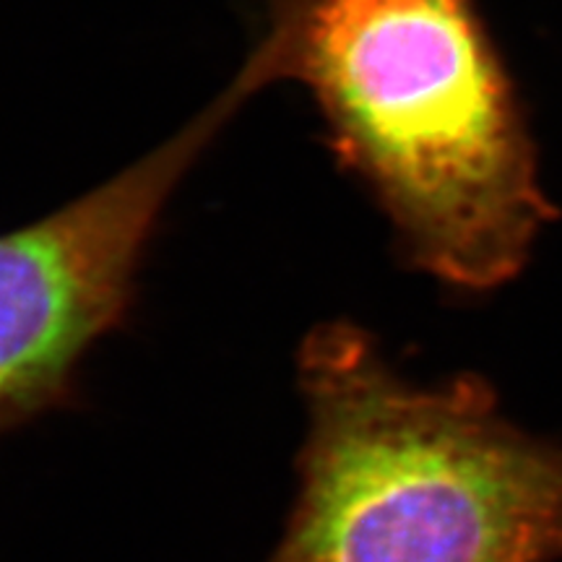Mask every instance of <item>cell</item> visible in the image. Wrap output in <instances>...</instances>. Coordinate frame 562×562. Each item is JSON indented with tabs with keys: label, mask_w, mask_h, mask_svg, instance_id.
<instances>
[{
	"label": "cell",
	"mask_w": 562,
	"mask_h": 562,
	"mask_svg": "<svg viewBox=\"0 0 562 562\" xmlns=\"http://www.w3.org/2000/svg\"><path fill=\"white\" fill-rule=\"evenodd\" d=\"M252 37L406 263L461 292L524 269L554 206L476 0H269Z\"/></svg>",
	"instance_id": "obj_1"
},
{
	"label": "cell",
	"mask_w": 562,
	"mask_h": 562,
	"mask_svg": "<svg viewBox=\"0 0 562 562\" xmlns=\"http://www.w3.org/2000/svg\"><path fill=\"white\" fill-rule=\"evenodd\" d=\"M297 375L300 490L269 562L562 558V446L505 419L487 381L414 385L347 321L307 336Z\"/></svg>",
	"instance_id": "obj_2"
},
{
	"label": "cell",
	"mask_w": 562,
	"mask_h": 562,
	"mask_svg": "<svg viewBox=\"0 0 562 562\" xmlns=\"http://www.w3.org/2000/svg\"><path fill=\"white\" fill-rule=\"evenodd\" d=\"M277 83L252 45L222 89L170 136L50 214L0 235V432L74 393L83 357L121 328L138 273L188 178Z\"/></svg>",
	"instance_id": "obj_3"
},
{
	"label": "cell",
	"mask_w": 562,
	"mask_h": 562,
	"mask_svg": "<svg viewBox=\"0 0 562 562\" xmlns=\"http://www.w3.org/2000/svg\"><path fill=\"white\" fill-rule=\"evenodd\" d=\"M235 3L240 5V11L250 19V24H256V21L261 19V13L266 11V5H269V0H235Z\"/></svg>",
	"instance_id": "obj_4"
}]
</instances>
